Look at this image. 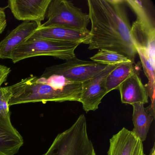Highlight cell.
Listing matches in <instances>:
<instances>
[{
  "mask_svg": "<svg viewBox=\"0 0 155 155\" xmlns=\"http://www.w3.org/2000/svg\"><path fill=\"white\" fill-rule=\"evenodd\" d=\"M87 5L91 23L88 49L117 52L134 63L137 52L125 0H88Z\"/></svg>",
  "mask_w": 155,
  "mask_h": 155,
  "instance_id": "1",
  "label": "cell"
},
{
  "mask_svg": "<svg viewBox=\"0 0 155 155\" xmlns=\"http://www.w3.org/2000/svg\"><path fill=\"white\" fill-rule=\"evenodd\" d=\"M9 87L12 92L9 106L49 101L80 102L82 90V83L58 75L47 78L31 75Z\"/></svg>",
  "mask_w": 155,
  "mask_h": 155,
  "instance_id": "2",
  "label": "cell"
},
{
  "mask_svg": "<svg viewBox=\"0 0 155 155\" xmlns=\"http://www.w3.org/2000/svg\"><path fill=\"white\" fill-rule=\"evenodd\" d=\"M43 155H97L88 135L85 115H80L69 128L58 134Z\"/></svg>",
  "mask_w": 155,
  "mask_h": 155,
  "instance_id": "3",
  "label": "cell"
},
{
  "mask_svg": "<svg viewBox=\"0 0 155 155\" xmlns=\"http://www.w3.org/2000/svg\"><path fill=\"white\" fill-rule=\"evenodd\" d=\"M76 41H59L29 37L12 52L14 63L29 58L50 56L67 61L76 57L75 51L80 45Z\"/></svg>",
  "mask_w": 155,
  "mask_h": 155,
  "instance_id": "4",
  "label": "cell"
},
{
  "mask_svg": "<svg viewBox=\"0 0 155 155\" xmlns=\"http://www.w3.org/2000/svg\"><path fill=\"white\" fill-rule=\"evenodd\" d=\"M46 17L48 21L41 27H64L85 33H89L87 27L89 16L72 2L67 0H51Z\"/></svg>",
  "mask_w": 155,
  "mask_h": 155,
  "instance_id": "5",
  "label": "cell"
},
{
  "mask_svg": "<svg viewBox=\"0 0 155 155\" xmlns=\"http://www.w3.org/2000/svg\"><path fill=\"white\" fill-rule=\"evenodd\" d=\"M135 13L137 19L131 25L130 34L137 52L155 62V20L148 8H141Z\"/></svg>",
  "mask_w": 155,
  "mask_h": 155,
  "instance_id": "6",
  "label": "cell"
},
{
  "mask_svg": "<svg viewBox=\"0 0 155 155\" xmlns=\"http://www.w3.org/2000/svg\"><path fill=\"white\" fill-rule=\"evenodd\" d=\"M107 66L93 61L82 60L76 57L64 63L47 67L41 77L60 75L71 81L82 83L99 73Z\"/></svg>",
  "mask_w": 155,
  "mask_h": 155,
  "instance_id": "7",
  "label": "cell"
},
{
  "mask_svg": "<svg viewBox=\"0 0 155 155\" xmlns=\"http://www.w3.org/2000/svg\"><path fill=\"white\" fill-rule=\"evenodd\" d=\"M118 65L107 66L91 78L82 82L80 102L86 112L98 109L102 99L107 94L106 87L107 77Z\"/></svg>",
  "mask_w": 155,
  "mask_h": 155,
  "instance_id": "8",
  "label": "cell"
},
{
  "mask_svg": "<svg viewBox=\"0 0 155 155\" xmlns=\"http://www.w3.org/2000/svg\"><path fill=\"white\" fill-rule=\"evenodd\" d=\"M51 0H9L8 6L14 18L40 25L45 19Z\"/></svg>",
  "mask_w": 155,
  "mask_h": 155,
  "instance_id": "9",
  "label": "cell"
},
{
  "mask_svg": "<svg viewBox=\"0 0 155 155\" xmlns=\"http://www.w3.org/2000/svg\"><path fill=\"white\" fill-rule=\"evenodd\" d=\"M109 142L108 155H146L143 142L126 128L113 135Z\"/></svg>",
  "mask_w": 155,
  "mask_h": 155,
  "instance_id": "10",
  "label": "cell"
},
{
  "mask_svg": "<svg viewBox=\"0 0 155 155\" xmlns=\"http://www.w3.org/2000/svg\"><path fill=\"white\" fill-rule=\"evenodd\" d=\"M41 26L34 21H27L16 27L0 42V58L11 59L13 51Z\"/></svg>",
  "mask_w": 155,
  "mask_h": 155,
  "instance_id": "11",
  "label": "cell"
},
{
  "mask_svg": "<svg viewBox=\"0 0 155 155\" xmlns=\"http://www.w3.org/2000/svg\"><path fill=\"white\" fill-rule=\"evenodd\" d=\"M120 99L123 104H147L149 97L146 87L143 85L138 71L133 72L120 85L118 89Z\"/></svg>",
  "mask_w": 155,
  "mask_h": 155,
  "instance_id": "12",
  "label": "cell"
},
{
  "mask_svg": "<svg viewBox=\"0 0 155 155\" xmlns=\"http://www.w3.org/2000/svg\"><path fill=\"white\" fill-rule=\"evenodd\" d=\"M24 144L20 133L12 123L11 116L0 114V155H15Z\"/></svg>",
  "mask_w": 155,
  "mask_h": 155,
  "instance_id": "13",
  "label": "cell"
},
{
  "mask_svg": "<svg viewBox=\"0 0 155 155\" xmlns=\"http://www.w3.org/2000/svg\"><path fill=\"white\" fill-rule=\"evenodd\" d=\"M30 37L59 41H76L88 45L90 34V32L85 33L64 27L40 26Z\"/></svg>",
  "mask_w": 155,
  "mask_h": 155,
  "instance_id": "14",
  "label": "cell"
},
{
  "mask_svg": "<svg viewBox=\"0 0 155 155\" xmlns=\"http://www.w3.org/2000/svg\"><path fill=\"white\" fill-rule=\"evenodd\" d=\"M133 107L134 128L131 130L143 142L147 138L150 125L155 117V107L151 105L147 107L142 103H135Z\"/></svg>",
  "mask_w": 155,
  "mask_h": 155,
  "instance_id": "15",
  "label": "cell"
},
{
  "mask_svg": "<svg viewBox=\"0 0 155 155\" xmlns=\"http://www.w3.org/2000/svg\"><path fill=\"white\" fill-rule=\"evenodd\" d=\"M132 62L120 63L109 74L106 79V87L108 93L118 89L120 85L135 70Z\"/></svg>",
  "mask_w": 155,
  "mask_h": 155,
  "instance_id": "16",
  "label": "cell"
},
{
  "mask_svg": "<svg viewBox=\"0 0 155 155\" xmlns=\"http://www.w3.org/2000/svg\"><path fill=\"white\" fill-rule=\"evenodd\" d=\"M90 59L94 62L106 66H112L120 63L132 62L123 55L105 50H99L97 53L90 58Z\"/></svg>",
  "mask_w": 155,
  "mask_h": 155,
  "instance_id": "17",
  "label": "cell"
},
{
  "mask_svg": "<svg viewBox=\"0 0 155 155\" xmlns=\"http://www.w3.org/2000/svg\"><path fill=\"white\" fill-rule=\"evenodd\" d=\"M12 97V92L9 87H0V114L7 117L11 116L9 101Z\"/></svg>",
  "mask_w": 155,
  "mask_h": 155,
  "instance_id": "18",
  "label": "cell"
},
{
  "mask_svg": "<svg viewBox=\"0 0 155 155\" xmlns=\"http://www.w3.org/2000/svg\"><path fill=\"white\" fill-rule=\"evenodd\" d=\"M11 71L10 68L0 64V87L7 81Z\"/></svg>",
  "mask_w": 155,
  "mask_h": 155,
  "instance_id": "19",
  "label": "cell"
},
{
  "mask_svg": "<svg viewBox=\"0 0 155 155\" xmlns=\"http://www.w3.org/2000/svg\"><path fill=\"white\" fill-rule=\"evenodd\" d=\"M5 8L0 7V34L5 30L7 25Z\"/></svg>",
  "mask_w": 155,
  "mask_h": 155,
  "instance_id": "20",
  "label": "cell"
},
{
  "mask_svg": "<svg viewBox=\"0 0 155 155\" xmlns=\"http://www.w3.org/2000/svg\"><path fill=\"white\" fill-rule=\"evenodd\" d=\"M149 155H155V144L153 145V147L151 148Z\"/></svg>",
  "mask_w": 155,
  "mask_h": 155,
  "instance_id": "21",
  "label": "cell"
}]
</instances>
